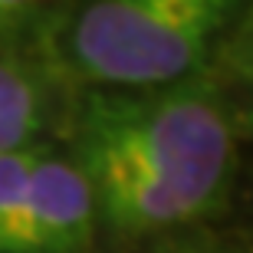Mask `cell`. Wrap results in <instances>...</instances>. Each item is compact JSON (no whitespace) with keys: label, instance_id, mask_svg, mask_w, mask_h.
I'll list each match as a JSON object with an SVG mask.
<instances>
[{"label":"cell","instance_id":"obj_3","mask_svg":"<svg viewBox=\"0 0 253 253\" xmlns=\"http://www.w3.org/2000/svg\"><path fill=\"white\" fill-rule=\"evenodd\" d=\"M95 204L76 161L40 155L30 174L7 253H83L92 240Z\"/></svg>","mask_w":253,"mask_h":253},{"label":"cell","instance_id":"obj_4","mask_svg":"<svg viewBox=\"0 0 253 253\" xmlns=\"http://www.w3.org/2000/svg\"><path fill=\"white\" fill-rule=\"evenodd\" d=\"M43 122V95L30 69L0 59V155L30 148Z\"/></svg>","mask_w":253,"mask_h":253},{"label":"cell","instance_id":"obj_7","mask_svg":"<svg viewBox=\"0 0 253 253\" xmlns=\"http://www.w3.org/2000/svg\"><path fill=\"white\" fill-rule=\"evenodd\" d=\"M43 0H0V33L10 27V23H17L20 17H27L33 7H40Z\"/></svg>","mask_w":253,"mask_h":253},{"label":"cell","instance_id":"obj_1","mask_svg":"<svg viewBox=\"0 0 253 253\" xmlns=\"http://www.w3.org/2000/svg\"><path fill=\"white\" fill-rule=\"evenodd\" d=\"M76 148L95 217L119 234H151L204 214L220 197L234 131L211 89L168 85L92 99Z\"/></svg>","mask_w":253,"mask_h":253},{"label":"cell","instance_id":"obj_6","mask_svg":"<svg viewBox=\"0 0 253 253\" xmlns=\"http://www.w3.org/2000/svg\"><path fill=\"white\" fill-rule=\"evenodd\" d=\"M230 66H234L240 76H250L253 79V0H247V13H244V23H240V30L234 33V40H230Z\"/></svg>","mask_w":253,"mask_h":253},{"label":"cell","instance_id":"obj_5","mask_svg":"<svg viewBox=\"0 0 253 253\" xmlns=\"http://www.w3.org/2000/svg\"><path fill=\"white\" fill-rule=\"evenodd\" d=\"M40 155H43V148H37V145L0 155V253H7L10 230H13L20 207H23L30 174L37 168Z\"/></svg>","mask_w":253,"mask_h":253},{"label":"cell","instance_id":"obj_2","mask_svg":"<svg viewBox=\"0 0 253 253\" xmlns=\"http://www.w3.org/2000/svg\"><path fill=\"white\" fill-rule=\"evenodd\" d=\"M247 0H89L69 33L76 69L115 89H168L194 73Z\"/></svg>","mask_w":253,"mask_h":253}]
</instances>
